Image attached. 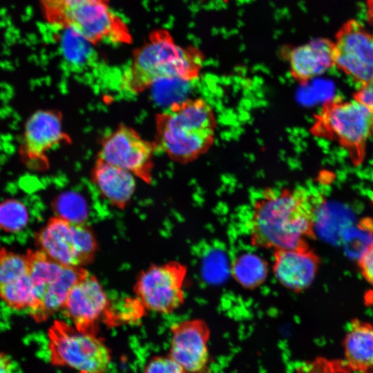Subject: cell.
I'll use <instances>...</instances> for the list:
<instances>
[{
  "mask_svg": "<svg viewBox=\"0 0 373 373\" xmlns=\"http://www.w3.org/2000/svg\"><path fill=\"white\" fill-rule=\"evenodd\" d=\"M321 202L304 187L266 189L253 204L249 222L251 245L274 251L315 239Z\"/></svg>",
  "mask_w": 373,
  "mask_h": 373,
  "instance_id": "obj_1",
  "label": "cell"
},
{
  "mask_svg": "<svg viewBox=\"0 0 373 373\" xmlns=\"http://www.w3.org/2000/svg\"><path fill=\"white\" fill-rule=\"evenodd\" d=\"M217 120L202 98L174 102L155 116V148L171 160L186 164L207 153L214 144Z\"/></svg>",
  "mask_w": 373,
  "mask_h": 373,
  "instance_id": "obj_3",
  "label": "cell"
},
{
  "mask_svg": "<svg viewBox=\"0 0 373 373\" xmlns=\"http://www.w3.org/2000/svg\"><path fill=\"white\" fill-rule=\"evenodd\" d=\"M373 112L356 99L334 98L325 101L315 114L310 133L330 140L346 148L354 161L360 162L372 133Z\"/></svg>",
  "mask_w": 373,
  "mask_h": 373,
  "instance_id": "obj_4",
  "label": "cell"
},
{
  "mask_svg": "<svg viewBox=\"0 0 373 373\" xmlns=\"http://www.w3.org/2000/svg\"><path fill=\"white\" fill-rule=\"evenodd\" d=\"M231 275L242 287L254 289L265 283L268 274L267 262L255 254L238 256L231 265Z\"/></svg>",
  "mask_w": 373,
  "mask_h": 373,
  "instance_id": "obj_18",
  "label": "cell"
},
{
  "mask_svg": "<svg viewBox=\"0 0 373 373\" xmlns=\"http://www.w3.org/2000/svg\"><path fill=\"white\" fill-rule=\"evenodd\" d=\"M372 133L373 134V126H372Z\"/></svg>",
  "mask_w": 373,
  "mask_h": 373,
  "instance_id": "obj_31",
  "label": "cell"
},
{
  "mask_svg": "<svg viewBox=\"0 0 373 373\" xmlns=\"http://www.w3.org/2000/svg\"><path fill=\"white\" fill-rule=\"evenodd\" d=\"M97 157L132 173L144 182H153V142L144 139L133 128L119 124L100 141Z\"/></svg>",
  "mask_w": 373,
  "mask_h": 373,
  "instance_id": "obj_9",
  "label": "cell"
},
{
  "mask_svg": "<svg viewBox=\"0 0 373 373\" xmlns=\"http://www.w3.org/2000/svg\"><path fill=\"white\" fill-rule=\"evenodd\" d=\"M282 55L291 78L305 86L334 66V42L316 38L298 46L283 48Z\"/></svg>",
  "mask_w": 373,
  "mask_h": 373,
  "instance_id": "obj_15",
  "label": "cell"
},
{
  "mask_svg": "<svg viewBox=\"0 0 373 373\" xmlns=\"http://www.w3.org/2000/svg\"><path fill=\"white\" fill-rule=\"evenodd\" d=\"M28 220L26 205L19 200L8 199L0 204V227L7 231L21 230Z\"/></svg>",
  "mask_w": 373,
  "mask_h": 373,
  "instance_id": "obj_20",
  "label": "cell"
},
{
  "mask_svg": "<svg viewBox=\"0 0 373 373\" xmlns=\"http://www.w3.org/2000/svg\"><path fill=\"white\" fill-rule=\"evenodd\" d=\"M0 298L11 307L29 310L37 316V296L29 273L13 282L0 286Z\"/></svg>",
  "mask_w": 373,
  "mask_h": 373,
  "instance_id": "obj_19",
  "label": "cell"
},
{
  "mask_svg": "<svg viewBox=\"0 0 373 373\" xmlns=\"http://www.w3.org/2000/svg\"><path fill=\"white\" fill-rule=\"evenodd\" d=\"M294 373H352L343 359L318 356L299 365Z\"/></svg>",
  "mask_w": 373,
  "mask_h": 373,
  "instance_id": "obj_22",
  "label": "cell"
},
{
  "mask_svg": "<svg viewBox=\"0 0 373 373\" xmlns=\"http://www.w3.org/2000/svg\"><path fill=\"white\" fill-rule=\"evenodd\" d=\"M344 361L352 372H373V325L352 320L343 342Z\"/></svg>",
  "mask_w": 373,
  "mask_h": 373,
  "instance_id": "obj_17",
  "label": "cell"
},
{
  "mask_svg": "<svg viewBox=\"0 0 373 373\" xmlns=\"http://www.w3.org/2000/svg\"><path fill=\"white\" fill-rule=\"evenodd\" d=\"M321 258L309 242L273 251L272 270L278 282L294 293L309 289L321 266Z\"/></svg>",
  "mask_w": 373,
  "mask_h": 373,
  "instance_id": "obj_14",
  "label": "cell"
},
{
  "mask_svg": "<svg viewBox=\"0 0 373 373\" xmlns=\"http://www.w3.org/2000/svg\"><path fill=\"white\" fill-rule=\"evenodd\" d=\"M354 98L373 112V79L362 85Z\"/></svg>",
  "mask_w": 373,
  "mask_h": 373,
  "instance_id": "obj_27",
  "label": "cell"
},
{
  "mask_svg": "<svg viewBox=\"0 0 373 373\" xmlns=\"http://www.w3.org/2000/svg\"><path fill=\"white\" fill-rule=\"evenodd\" d=\"M334 66L363 85L373 79V35L355 20L336 34Z\"/></svg>",
  "mask_w": 373,
  "mask_h": 373,
  "instance_id": "obj_11",
  "label": "cell"
},
{
  "mask_svg": "<svg viewBox=\"0 0 373 373\" xmlns=\"http://www.w3.org/2000/svg\"><path fill=\"white\" fill-rule=\"evenodd\" d=\"M358 266L363 278L373 286V242L360 255Z\"/></svg>",
  "mask_w": 373,
  "mask_h": 373,
  "instance_id": "obj_26",
  "label": "cell"
},
{
  "mask_svg": "<svg viewBox=\"0 0 373 373\" xmlns=\"http://www.w3.org/2000/svg\"><path fill=\"white\" fill-rule=\"evenodd\" d=\"M186 267L176 261L155 265L141 272L134 285L136 298L145 310L169 314L184 300Z\"/></svg>",
  "mask_w": 373,
  "mask_h": 373,
  "instance_id": "obj_10",
  "label": "cell"
},
{
  "mask_svg": "<svg viewBox=\"0 0 373 373\" xmlns=\"http://www.w3.org/2000/svg\"><path fill=\"white\" fill-rule=\"evenodd\" d=\"M71 0H39L40 8L46 21L52 25L59 26Z\"/></svg>",
  "mask_w": 373,
  "mask_h": 373,
  "instance_id": "obj_23",
  "label": "cell"
},
{
  "mask_svg": "<svg viewBox=\"0 0 373 373\" xmlns=\"http://www.w3.org/2000/svg\"><path fill=\"white\" fill-rule=\"evenodd\" d=\"M0 373H16L12 361L2 352H0Z\"/></svg>",
  "mask_w": 373,
  "mask_h": 373,
  "instance_id": "obj_28",
  "label": "cell"
},
{
  "mask_svg": "<svg viewBox=\"0 0 373 373\" xmlns=\"http://www.w3.org/2000/svg\"><path fill=\"white\" fill-rule=\"evenodd\" d=\"M204 61L199 48L182 46L166 29H155L133 51L131 64L121 77V88L140 94L162 81L192 82L199 78Z\"/></svg>",
  "mask_w": 373,
  "mask_h": 373,
  "instance_id": "obj_2",
  "label": "cell"
},
{
  "mask_svg": "<svg viewBox=\"0 0 373 373\" xmlns=\"http://www.w3.org/2000/svg\"><path fill=\"white\" fill-rule=\"evenodd\" d=\"M201 1H208V0H200ZM224 2L227 3L228 2L229 0H222Z\"/></svg>",
  "mask_w": 373,
  "mask_h": 373,
  "instance_id": "obj_30",
  "label": "cell"
},
{
  "mask_svg": "<svg viewBox=\"0 0 373 373\" xmlns=\"http://www.w3.org/2000/svg\"><path fill=\"white\" fill-rule=\"evenodd\" d=\"M111 304L99 280L87 272L70 289L63 309L73 325L79 331L97 334Z\"/></svg>",
  "mask_w": 373,
  "mask_h": 373,
  "instance_id": "obj_12",
  "label": "cell"
},
{
  "mask_svg": "<svg viewBox=\"0 0 373 373\" xmlns=\"http://www.w3.org/2000/svg\"><path fill=\"white\" fill-rule=\"evenodd\" d=\"M71 143V137L64 129L62 113L55 109H39L24 124L18 155L29 170L44 172L50 167V151Z\"/></svg>",
  "mask_w": 373,
  "mask_h": 373,
  "instance_id": "obj_8",
  "label": "cell"
},
{
  "mask_svg": "<svg viewBox=\"0 0 373 373\" xmlns=\"http://www.w3.org/2000/svg\"><path fill=\"white\" fill-rule=\"evenodd\" d=\"M367 15L370 22L373 23V0H367Z\"/></svg>",
  "mask_w": 373,
  "mask_h": 373,
  "instance_id": "obj_29",
  "label": "cell"
},
{
  "mask_svg": "<svg viewBox=\"0 0 373 373\" xmlns=\"http://www.w3.org/2000/svg\"><path fill=\"white\" fill-rule=\"evenodd\" d=\"M90 179L102 196L119 209L126 207L136 189L135 177L132 173L97 157L90 171Z\"/></svg>",
  "mask_w": 373,
  "mask_h": 373,
  "instance_id": "obj_16",
  "label": "cell"
},
{
  "mask_svg": "<svg viewBox=\"0 0 373 373\" xmlns=\"http://www.w3.org/2000/svg\"><path fill=\"white\" fill-rule=\"evenodd\" d=\"M28 273V258L11 252H0V286L21 278Z\"/></svg>",
  "mask_w": 373,
  "mask_h": 373,
  "instance_id": "obj_21",
  "label": "cell"
},
{
  "mask_svg": "<svg viewBox=\"0 0 373 373\" xmlns=\"http://www.w3.org/2000/svg\"><path fill=\"white\" fill-rule=\"evenodd\" d=\"M48 353L51 364L78 373H105L111 361L110 350L97 334L62 321L55 322L49 330Z\"/></svg>",
  "mask_w": 373,
  "mask_h": 373,
  "instance_id": "obj_5",
  "label": "cell"
},
{
  "mask_svg": "<svg viewBox=\"0 0 373 373\" xmlns=\"http://www.w3.org/2000/svg\"><path fill=\"white\" fill-rule=\"evenodd\" d=\"M143 373H186L170 356H158L151 358Z\"/></svg>",
  "mask_w": 373,
  "mask_h": 373,
  "instance_id": "obj_25",
  "label": "cell"
},
{
  "mask_svg": "<svg viewBox=\"0 0 373 373\" xmlns=\"http://www.w3.org/2000/svg\"><path fill=\"white\" fill-rule=\"evenodd\" d=\"M56 206L63 213H80L85 210L86 203L83 198L75 192H66L59 196Z\"/></svg>",
  "mask_w": 373,
  "mask_h": 373,
  "instance_id": "obj_24",
  "label": "cell"
},
{
  "mask_svg": "<svg viewBox=\"0 0 373 373\" xmlns=\"http://www.w3.org/2000/svg\"><path fill=\"white\" fill-rule=\"evenodd\" d=\"M47 256L68 267H82L94 259L97 242L87 225L59 216L52 219L39 235Z\"/></svg>",
  "mask_w": 373,
  "mask_h": 373,
  "instance_id": "obj_7",
  "label": "cell"
},
{
  "mask_svg": "<svg viewBox=\"0 0 373 373\" xmlns=\"http://www.w3.org/2000/svg\"><path fill=\"white\" fill-rule=\"evenodd\" d=\"M211 331L207 323L193 318L173 324L168 356L186 373H209Z\"/></svg>",
  "mask_w": 373,
  "mask_h": 373,
  "instance_id": "obj_13",
  "label": "cell"
},
{
  "mask_svg": "<svg viewBox=\"0 0 373 373\" xmlns=\"http://www.w3.org/2000/svg\"><path fill=\"white\" fill-rule=\"evenodd\" d=\"M108 0H71L60 26L87 42L130 44L132 35L127 24L111 8Z\"/></svg>",
  "mask_w": 373,
  "mask_h": 373,
  "instance_id": "obj_6",
  "label": "cell"
}]
</instances>
